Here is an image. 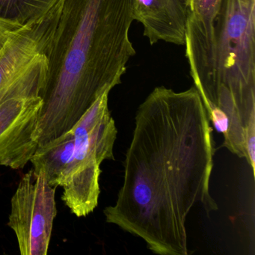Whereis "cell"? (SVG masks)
Returning <instances> with one entry per match:
<instances>
[{"label":"cell","instance_id":"1","mask_svg":"<svg viewBox=\"0 0 255 255\" xmlns=\"http://www.w3.org/2000/svg\"><path fill=\"white\" fill-rule=\"evenodd\" d=\"M215 148L195 86H159L140 104L124 162V180L106 222L141 239L159 255H189L186 222L198 204L219 209L210 194Z\"/></svg>","mask_w":255,"mask_h":255},{"label":"cell","instance_id":"2","mask_svg":"<svg viewBox=\"0 0 255 255\" xmlns=\"http://www.w3.org/2000/svg\"><path fill=\"white\" fill-rule=\"evenodd\" d=\"M132 0H64L46 56L47 80L34 136L38 145L70 130L92 104L122 83L135 55Z\"/></svg>","mask_w":255,"mask_h":255},{"label":"cell","instance_id":"3","mask_svg":"<svg viewBox=\"0 0 255 255\" xmlns=\"http://www.w3.org/2000/svg\"><path fill=\"white\" fill-rule=\"evenodd\" d=\"M223 146L255 168V0H222L211 71L198 91Z\"/></svg>","mask_w":255,"mask_h":255},{"label":"cell","instance_id":"4","mask_svg":"<svg viewBox=\"0 0 255 255\" xmlns=\"http://www.w3.org/2000/svg\"><path fill=\"white\" fill-rule=\"evenodd\" d=\"M109 94H103L71 129L74 150L60 186L62 201L77 217L89 216L98 207L101 164L114 159L118 129L109 109Z\"/></svg>","mask_w":255,"mask_h":255},{"label":"cell","instance_id":"5","mask_svg":"<svg viewBox=\"0 0 255 255\" xmlns=\"http://www.w3.org/2000/svg\"><path fill=\"white\" fill-rule=\"evenodd\" d=\"M64 0L38 21L25 25L0 51V104L14 98L41 95L47 80L45 56Z\"/></svg>","mask_w":255,"mask_h":255},{"label":"cell","instance_id":"6","mask_svg":"<svg viewBox=\"0 0 255 255\" xmlns=\"http://www.w3.org/2000/svg\"><path fill=\"white\" fill-rule=\"evenodd\" d=\"M56 189L43 170L25 174L11 200L8 225L17 237L22 255H46L57 214Z\"/></svg>","mask_w":255,"mask_h":255},{"label":"cell","instance_id":"7","mask_svg":"<svg viewBox=\"0 0 255 255\" xmlns=\"http://www.w3.org/2000/svg\"><path fill=\"white\" fill-rule=\"evenodd\" d=\"M42 104L39 95L0 104V165L22 169L30 162L38 146L34 133Z\"/></svg>","mask_w":255,"mask_h":255},{"label":"cell","instance_id":"8","mask_svg":"<svg viewBox=\"0 0 255 255\" xmlns=\"http://www.w3.org/2000/svg\"><path fill=\"white\" fill-rule=\"evenodd\" d=\"M222 0H186V57L197 90L204 87L211 71L215 26Z\"/></svg>","mask_w":255,"mask_h":255},{"label":"cell","instance_id":"9","mask_svg":"<svg viewBox=\"0 0 255 255\" xmlns=\"http://www.w3.org/2000/svg\"><path fill=\"white\" fill-rule=\"evenodd\" d=\"M132 16L142 25L150 45L165 41L185 46L186 0H132Z\"/></svg>","mask_w":255,"mask_h":255},{"label":"cell","instance_id":"10","mask_svg":"<svg viewBox=\"0 0 255 255\" xmlns=\"http://www.w3.org/2000/svg\"><path fill=\"white\" fill-rule=\"evenodd\" d=\"M74 147V135L71 129L38 145L30 159L33 169L43 170L49 184L59 187Z\"/></svg>","mask_w":255,"mask_h":255},{"label":"cell","instance_id":"11","mask_svg":"<svg viewBox=\"0 0 255 255\" xmlns=\"http://www.w3.org/2000/svg\"><path fill=\"white\" fill-rule=\"evenodd\" d=\"M60 0H0V18L25 26L47 15Z\"/></svg>","mask_w":255,"mask_h":255},{"label":"cell","instance_id":"12","mask_svg":"<svg viewBox=\"0 0 255 255\" xmlns=\"http://www.w3.org/2000/svg\"><path fill=\"white\" fill-rule=\"evenodd\" d=\"M23 26L16 22L0 18V51L12 35L20 30Z\"/></svg>","mask_w":255,"mask_h":255}]
</instances>
